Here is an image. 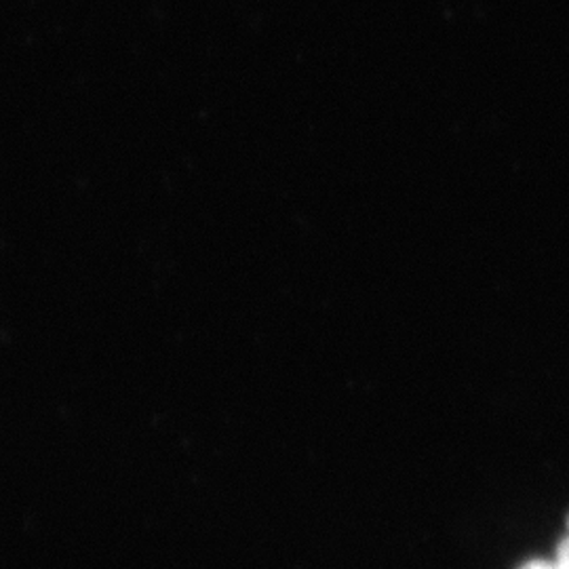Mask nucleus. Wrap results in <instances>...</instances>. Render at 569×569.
Returning <instances> with one entry per match:
<instances>
[{"instance_id": "obj_1", "label": "nucleus", "mask_w": 569, "mask_h": 569, "mask_svg": "<svg viewBox=\"0 0 569 569\" xmlns=\"http://www.w3.org/2000/svg\"><path fill=\"white\" fill-rule=\"evenodd\" d=\"M555 561L563 569H569V521H568V536L561 540L559 549H557V557Z\"/></svg>"}, {"instance_id": "obj_2", "label": "nucleus", "mask_w": 569, "mask_h": 569, "mask_svg": "<svg viewBox=\"0 0 569 569\" xmlns=\"http://www.w3.org/2000/svg\"><path fill=\"white\" fill-rule=\"evenodd\" d=\"M521 569H563L557 561H529Z\"/></svg>"}]
</instances>
